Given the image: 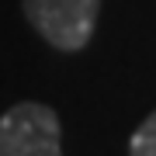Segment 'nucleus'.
I'll return each mask as SVG.
<instances>
[{
	"instance_id": "nucleus-3",
	"label": "nucleus",
	"mask_w": 156,
	"mask_h": 156,
	"mask_svg": "<svg viewBox=\"0 0 156 156\" xmlns=\"http://www.w3.org/2000/svg\"><path fill=\"white\" fill-rule=\"evenodd\" d=\"M128 156H156V111L132 132V139H128Z\"/></svg>"
},
{
	"instance_id": "nucleus-2",
	"label": "nucleus",
	"mask_w": 156,
	"mask_h": 156,
	"mask_svg": "<svg viewBox=\"0 0 156 156\" xmlns=\"http://www.w3.org/2000/svg\"><path fill=\"white\" fill-rule=\"evenodd\" d=\"M0 156H62L59 115L38 101L14 104L0 118Z\"/></svg>"
},
{
	"instance_id": "nucleus-1",
	"label": "nucleus",
	"mask_w": 156,
	"mask_h": 156,
	"mask_svg": "<svg viewBox=\"0 0 156 156\" xmlns=\"http://www.w3.org/2000/svg\"><path fill=\"white\" fill-rule=\"evenodd\" d=\"M101 0H24V17L49 45L76 52L97 28Z\"/></svg>"
}]
</instances>
